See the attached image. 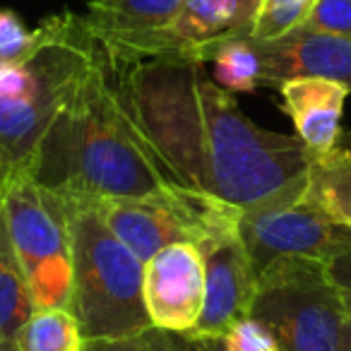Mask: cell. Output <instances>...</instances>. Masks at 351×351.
<instances>
[{"instance_id": "cell-23", "label": "cell", "mask_w": 351, "mask_h": 351, "mask_svg": "<svg viewBox=\"0 0 351 351\" xmlns=\"http://www.w3.org/2000/svg\"><path fill=\"white\" fill-rule=\"evenodd\" d=\"M221 344H224V351H279L269 330L253 315L236 322L221 337Z\"/></svg>"}, {"instance_id": "cell-20", "label": "cell", "mask_w": 351, "mask_h": 351, "mask_svg": "<svg viewBox=\"0 0 351 351\" xmlns=\"http://www.w3.org/2000/svg\"><path fill=\"white\" fill-rule=\"evenodd\" d=\"M46 41V22L29 29L10 8H0V63H27Z\"/></svg>"}, {"instance_id": "cell-17", "label": "cell", "mask_w": 351, "mask_h": 351, "mask_svg": "<svg viewBox=\"0 0 351 351\" xmlns=\"http://www.w3.org/2000/svg\"><path fill=\"white\" fill-rule=\"evenodd\" d=\"M84 337L68 308L34 311L22 325L17 351H82Z\"/></svg>"}, {"instance_id": "cell-26", "label": "cell", "mask_w": 351, "mask_h": 351, "mask_svg": "<svg viewBox=\"0 0 351 351\" xmlns=\"http://www.w3.org/2000/svg\"><path fill=\"white\" fill-rule=\"evenodd\" d=\"M344 351H351V311H349L346 327H344Z\"/></svg>"}, {"instance_id": "cell-24", "label": "cell", "mask_w": 351, "mask_h": 351, "mask_svg": "<svg viewBox=\"0 0 351 351\" xmlns=\"http://www.w3.org/2000/svg\"><path fill=\"white\" fill-rule=\"evenodd\" d=\"M322 263L332 282L344 291L346 301H351V229L337 231L332 245L322 255Z\"/></svg>"}, {"instance_id": "cell-3", "label": "cell", "mask_w": 351, "mask_h": 351, "mask_svg": "<svg viewBox=\"0 0 351 351\" xmlns=\"http://www.w3.org/2000/svg\"><path fill=\"white\" fill-rule=\"evenodd\" d=\"M46 41L27 63H0V195L34 178L53 123L97 56L82 15L46 17Z\"/></svg>"}, {"instance_id": "cell-8", "label": "cell", "mask_w": 351, "mask_h": 351, "mask_svg": "<svg viewBox=\"0 0 351 351\" xmlns=\"http://www.w3.org/2000/svg\"><path fill=\"white\" fill-rule=\"evenodd\" d=\"M337 231L308 197L306 173L239 210V236L258 274L289 255L322 260Z\"/></svg>"}, {"instance_id": "cell-11", "label": "cell", "mask_w": 351, "mask_h": 351, "mask_svg": "<svg viewBox=\"0 0 351 351\" xmlns=\"http://www.w3.org/2000/svg\"><path fill=\"white\" fill-rule=\"evenodd\" d=\"M260 0H183L152 60L207 63L229 41L250 39Z\"/></svg>"}, {"instance_id": "cell-12", "label": "cell", "mask_w": 351, "mask_h": 351, "mask_svg": "<svg viewBox=\"0 0 351 351\" xmlns=\"http://www.w3.org/2000/svg\"><path fill=\"white\" fill-rule=\"evenodd\" d=\"M181 5L183 0H89L82 20L113 63L130 65L152 58Z\"/></svg>"}, {"instance_id": "cell-22", "label": "cell", "mask_w": 351, "mask_h": 351, "mask_svg": "<svg viewBox=\"0 0 351 351\" xmlns=\"http://www.w3.org/2000/svg\"><path fill=\"white\" fill-rule=\"evenodd\" d=\"M303 27L351 39V0H317Z\"/></svg>"}, {"instance_id": "cell-14", "label": "cell", "mask_w": 351, "mask_h": 351, "mask_svg": "<svg viewBox=\"0 0 351 351\" xmlns=\"http://www.w3.org/2000/svg\"><path fill=\"white\" fill-rule=\"evenodd\" d=\"M282 108L296 128V137L311 154H322L339 145L341 113L349 89L322 77H293L279 84Z\"/></svg>"}, {"instance_id": "cell-21", "label": "cell", "mask_w": 351, "mask_h": 351, "mask_svg": "<svg viewBox=\"0 0 351 351\" xmlns=\"http://www.w3.org/2000/svg\"><path fill=\"white\" fill-rule=\"evenodd\" d=\"M82 351H195V341L152 325L147 330L132 332L125 337L84 339Z\"/></svg>"}, {"instance_id": "cell-18", "label": "cell", "mask_w": 351, "mask_h": 351, "mask_svg": "<svg viewBox=\"0 0 351 351\" xmlns=\"http://www.w3.org/2000/svg\"><path fill=\"white\" fill-rule=\"evenodd\" d=\"M210 63H215V82L226 92H255L263 87L260 58L253 39H239L219 46Z\"/></svg>"}, {"instance_id": "cell-4", "label": "cell", "mask_w": 351, "mask_h": 351, "mask_svg": "<svg viewBox=\"0 0 351 351\" xmlns=\"http://www.w3.org/2000/svg\"><path fill=\"white\" fill-rule=\"evenodd\" d=\"M73 255L68 311L84 339H111L152 327L145 263L108 229L97 202L65 200Z\"/></svg>"}, {"instance_id": "cell-7", "label": "cell", "mask_w": 351, "mask_h": 351, "mask_svg": "<svg viewBox=\"0 0 351 351\" xmlns=\"http://www.w3.org/2000/svg\"><path fill=\"white\" fill-rule=\"evenodd\" d=\"M108 229L142 260L173 243L197 245L239 221V210L188 186H171L145 197L97 202Z\"/></svg>"}, {"instance_id": "cell-1", "label": "cell", "mask_w": 351, "mask_h": 351, "mask_svg": "<svg viewBox=\"0 0 351 351\" xmlns=\"http://www.w3.org/2000/svg\"><path fill=\"white\" fill-rule=\"evenodd\" d=\"M113 70L137 125L183 186L245 207L306 173V145L250 121L205 63L142 60Z\"/></svg>"}, {"instance_id": "cell-10", "label": "cell", "mask_w": 351, "mask_h": 351, "mask_svg": "<svg viewBox=\"0 0 351 351\" xmlns=\"http://www.w3.org/2000/svg\"><path fill=\"white\" fill-rule=\"evenodd\" d=\"M205 303V265L193 243L161 248L145 263V308L152 325L191 335Z\"/></svg>"}, {"instance_id": "cell-5", "label": "cell", "mask_w": 351, "mask_h": 351, "mask_svg": "<svg viewBox=\"0 0 351 351\" xmlns=\"http://www.w3.org/2000/svg\"><path fill=\"white\" fill-rule=\"evenodd\" d=\"M250 315L279 351H344L349 303L317 258L289 255L263 269Z\"/></svg>"}, {"instance_id": "cell-2", "label": "cell", "mask_w": 351, "mask_h": 351, "mask_svg": "<svg viewBox=\"0 0 351 351\" xmlns=\"http://www.w3.org/2000/svg\"><path fill=\"white\" fill-rule=\"evenodd\" d=\"M34 181L58 197L87 202L145 197L181 183L137 125L99 44L46 137Z\"/></svg>"}, {"instance_id": "cell-19", "label": "cell", "mask_w": 351, "mask_h": 351, "mask_svg": "<svg viewBox=\"0 0 351 351\" xmlns=\"http://www.w3.org/2000/svg\"><path fill=\"white\" fill-rule=\"evenodd\" d=\"M317 0H260L253 20V41H272L308 22Z\"/></svg>"}, {"instance_id": "cell-9", "label": "cell", "mask_w": 351, "mask_h": 351, "mask_svg": "<svg viewBox=\"0 0 351 351\" xmlns=\"http://www.w3.org/2000/svg\"><path fill=\"white\" fill-rule=\"evenodd\" d=\"M205 265V303L188 339H221L250 315L258 287L250 255L239 236V221L210 234L195 245Z\"/></svg>"}, {"instance_id": "cell-16", "label": "cell", "mask_w": 351, "mask_h": 351, "mask_svg": "<svg viewBox=\"0 0 351 351\" xmlns=\"http://www.w3.org/2000/svg\"><path fill=\"white\" fill-rule=\"evenodd\" d=\"M34 313L25 269L10 241L8 221L0 205V351H17V337Z\"/></svg>"}, {"instance_id": "cell-6", "label": "cell", "mask_w": 351, "mask_h": 351, "mask_svg": "<svg viewBox=\"0 0 351 351\" xmlns=\"http://www.w3.org/2000/svg\"><path fill=\"white\" fill-rule=\"evenodd\" d=\"M0 205L29 284L34 311L68 308L73 255L63 200L34 178H25L0 195Z\"/></svg>"}, {"instance_id": "cell-25", "label": "cell", "mask_w": 351, "mask_h": 351, "mask_svg": "<svg viewBox=\"0 0 351 351\" xmlns=\"http://www.w3.org/2000/svg\"><path fill=\"white\" fill-rule=\"evenodd\" d=\"M195 341V351H224L221 339H193Z\"/></svg>"}, {"instance_id": "cell-27", "label": "cell", "mask_w": 351, "mask_h": 351, "mask_svg": "<svg viewBox=\"0 0 351 351\" xmlns=\"http://www.w3.org/2000/svg\"><path fill=\"white\" fill-rule=\"evenodd\" d=\"M346 303H349V311H351V301H346Z\"/></svg>"}, {"instance_id": "cell-15", "label": "cell", "mask_w": 351, "mask_h": 351, "mask_svg": "<svg viewBox=\"0 0 351 351\" xmlns=\"http://www.w3.org/2000/svg\"><path fill=\"white\" fill-rule=\"evenodd\" d=\"M308 197L339 229H351V149L311 154L308 164Z\"/></svg>"}, {"instance_id": "cell-13", "label": "cell", "mask_w": 351, "mask_h": 351, "mask_svg": "<svg viewBox=\"0 0 351 351\" xmlns=\"http://www.w3.org/2000/svg\"><path fill=\"white\" fill-rule=\"evenodd\" d=\"M263 87H279L293 77H322L351 92V39L298 27L272 41H253Z\"/></svg>"}]
</instances>
